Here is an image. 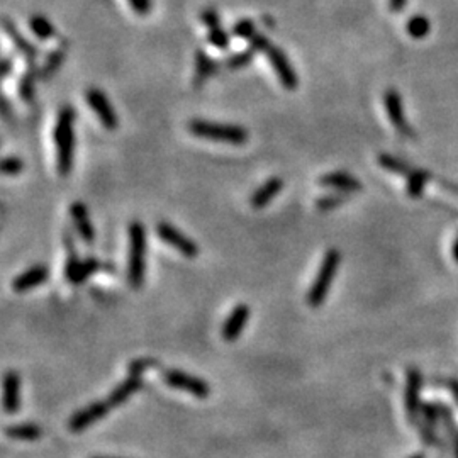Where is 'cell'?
I'll use <instances>...</instances> for the list:
<instances>
[{
	"label": "cell",
	"mask_w": 458,
	"mask_h": 458,
	"mask_svg": "<svg viewBox=\"0 0 458 458\" xmlns=\"http://www.w3.org/2000/svg\"><path fill=\"white\" fill-rule=\"evenodd\" d=\"M102 270L114 272L112 265H106V263L100 262L99 258H94V256H91V258L84 260V262L80 263L77 275H75V278L71 280V284H73V285L84 284V282L87 280L88 277H92V275L97 274V272H102Z\"/></svg>",
	"instance_id": "obj_22"
},
{
	"label": "cell",
	"mask_w": 458,
	"mask_h": 458,
	"mask_svg": "<svg viewBox=\"0 0 458 458\" xmlns=\"http://www.w3.org/2000/svg\"><path fill=\"white\" fill-rule=\"evenodd\" d=\"M85 99H87L88 107L97 114L99 121L102 123V126L106 128V130L112 131L119 126V117H117L112 104H110V100L107 99V95L104 94L100 88H88L87 94H85Z\"/></svg>",
	"instance_id": "obj_8"
},
{
	"label": "cell",
	"mask_w": 458,
	"mask_h": 458,
	"mask_svg": "<svg viewBox=\"0 0 458 458\" xmlns=\"http://www.w3.org/2000/svg\"><path fill=\"white\" fill-rule=\"evenodd\" d=\"M250 314H252V311H250L248 304H238V306L229 313V316L223 324V329H221V335H223L224 341L232 343L239 338L243 329L248 324Z\"/></svg>",
	"instance_id": "obj_10"
},
{
	"label": "cell",
	"mask_w": 458,
	"mask_h": 458,
	"mask_svg": "<svg viewBox=\"0 0 458 458\" xmlns=\"http://www.w3.org/2000/svg\"><path fill=\"white\" fill-rule=\"evenodd\" d=\"M339 263H341V253L338 250L331 248L324 253L323 262L320 265L316 278H314L313 285L307 291V304L311 307H320L328 297L329 289H331L335 275L338 272Z\"/></svg>",
	"instance_id": "obj_4"
},
{
	"label": "cell",
	"mask_w": 458,
	"mask_h": 458,
	"mask_svg": "<svg viewBox=\"0 0 458 458\" xmlns=\"http://www.w3.org/2000/svg\"><path fill=\"white\" fill-rule=\"evenodd\" d=\"M29 27L36 38H39L41 41H48V39L56 38V34H58V31H56V27L53 26L51 21L46 19L45 16H39V14L38 16L31 17Z\"/></svg>",
	"instance_id": "obj_24"
},
{
	"label": "cell",
	"mask_w": 458,
	"mask_h": 458,
	"mask_svg": "<svg viewBox=\"0 0 458 458\" xmlns=\"http://www.w3.org/2000/svg\"><path fill=\"white\" fill-rule=\"evenodd\" d=\"M146 229L141 221L130 224V260H128V280L132 289H141L146 270Z\"/></svg>",
	"instance_id": "obj_3"
},
{
	"label": "cell",
	"mask_w": 458,
	"mask_h": 458,
	"mask_svg": "<svg viewBox=\"0 0 458 458\" xmlns=\"http://www.w3.org/2000/svg\"><path fill=\"white\" fill-rule=\"evenodd\" d=\"M92 458H112V457H92Z\"/></svg>",
	"instance_id": "obj_41"
},
{
	"label": "cell",
	"mask_w": 458,
	"mask_h": 458,
	"mask_svg": "<svg viewBox=\"0 0 458 458\" xmlns=\"http://www.w3.org/2000/svg\"><path fill=\"white\" fill-rule=\"evenodd\" d=\"M377 160L381 167H384L385 170H389V171H394V173L404 175V177H407V175L411 173L409 165H406L404 162H400V160L394 158V156L391 155H378Z\"/></svg>",
	"instance_id": "obj_31"
},
{
	"label": "cell",
	"mask_w": 458,
	"mask_h": 458,
	"mask_svg": "<svg viewBox=\"0 0 458 458\" xmlns=\"http://www.w3.org/2000/svg\"><path fill=\"white\" fill-rule=\"evenodd\" d=\"M282 189H284V180H282L280 177L268 178L265 184L260 185V187L253 192L252 199H250V204H252L253 209H263V207H267L275 197L280 194Z\"/></svg>",
	"instance_id": "obj_17"
},
{
	"label": "cell",
	"mask_w": 458,
	"mask_h": 458,
	"mask_svg": "<svg viewBox=\"0 0 458 458\" xmlns=\"http://www.w3.org/2000/svg\"><path fill=\"white\" fill-rule=\"evenodd\" d=\"M9 110H10L9 100H7V97H3L2 99V114H3V117H5V119H9V117H10Z\"/></svg>",
	"instance_id": "obj_39"
},
{
	"label": "cell",
	"mask_w": 458,
	"mask_h": 458,
	"mask_svg": "<svg viewBox=\"0 0 458 458\" xmlns=\"http://www.w3.org/2000/svg\"><path fill=\"white\" fill-rule=\"evenodd\" d=\"M130 5L138 16H148L153 9V0H130Z\"/></svg>",
	"instance_id": "obj_36"
},
{
	"label": "cell",
	"mask_w": 458,
	"mask_h": 458,
	"mask_svg": "<svg viewBox=\"0 0 458 458\" xmlns=\"http://www.w3.org/2000/svg\"><path fill=\"white\" fill-rule=\"evenodd\" d=\"M320 184L323 185V187L335 189V191L346 192V194L360 192L361 187H363L359 178L350 175L348 171H329V173H324L323 177L320 178Z\"/></svg>",
	"instance_id": "obj_14"
},
{
	"label": "cell",
	"mask_w": 458,
	"mask_h": 458,
	"mask_svg": "<svg viewBox=\"0 0 458 458\" xmlns=\"http://www.w3.org/2000/svg\"><path fill=\"white\" fill-rule=\"evenodd\" d=\"M49 277V268L46 265H34V267L27 268L21 275H17L12 280V289L16 292H27L31 289L38 287V285L45 284Z\"/></svg>",
	"instance_id": "obj_15"
},
{
	"label": "cell",
	"mask_w": 458,
	"mask_h": 458,
	"mask_svg": "<svg viewBox=\"0 0 458 458\" xmlns=\"http://www.w3.org/2000/svg\"><path fill=\"white\" fill-rule=\"evenodd\" d=\"M24 170V162L19 156H5L2 162V171L7 177H16Z\"/></svg>",
	"instance_id": "obj_33"
},
{
	"label": "cell",
	"mask_w": 458,
	"mask_h": 458,
	"mask_svg": "<svg viewBox=\"0 0 458 458\" xmlns=\"http://www.w3.org/2000/svg\"><path fill=\"white\" fill-rule=\"evenodd\" d=\"M36 78H39V68H36V65H29L19 80V97L24 102H31L34 97Z\"/></svg>",
	"instance_id": "obj_25"
},
{
	"label": "cell",
	"mask_w": 458,
	"mask_h": 458,
	"mask_svg": "<svg viewBox=\"0 0 458 458\" xmlns=\"http://www.w3.org/2000/svg\"><path fill=\"white\" fill-rule=\"evenodd\" d=\"M406 2L407 0H389V9H391V12L399 14L406 7Z\"/></svg>",
	"instance_id": "obj_38"
},
{
	"label": "cell",
	"mask_w": 458,
	"mask_h": 458,
	"mask_svg": "<svg viewBox=\"0 0 458 458\" xmlns=\"http://www.w3.org/2000/svg\"><path fill=\"white\" fill-rule=\"evenodd\" d=\"M207 41H209L214 48L226 51L229 48V43H231V38H229L228 31H224L223 27H214V29H209V33H207Z\"/></svg>",
	"instance_id": "obj_32"
},
{
	"label": "cell",
	"mask_w": 458,
	"mask_h": 458,
	"mask_svg": "<svg viewBox=\"0 0 458 458\" xmlns=\"http://www.w3.org/2000/svg\"><path fill=\"white\" fill-rule=\"evenodd\" d=\"M5 435L14 439H23V442H33V439L41 438L43 429L34 423H21L14 426H7Z\"/></svg>",
	"instance_id": "obj_23"
},
{
	"label": "cell",
	"mask_w": 458,
	"mask_h": 458,
	"mask_svg": "<svg viewBox=\"0 0 458 458\" xmlns=\"http://www.w3.org/2000/svg\"><path fill=\"white\" fill-rule=\"evenodd\" d=\"M348 197L350 194H346V192H333V194L321 195V197H317V200H316V209L323 210V213L336 209V207L341 206L343 202H346Z\"/></svg>",
	"instance_id": "obj_27"
},
{
	"label": "cell",
	"mask_w": 458,
	"mask_h": 458,
	"mask_svg": "<svg viewBox=\"0 0 458 458\" xmlns=\"http://www.w3.org/2000/svg\"><path fill=\"white\" fill-rule=\"evenodd\" d=\"M384 104H385V110H387L389 121L392 123V126L396 128L400 134L413 136V130H411V126L407 124L406 117H404L402 99H400V95L397 94V91L389 88L384 95Z\"/></svg>",
	"instance_id": "obj_11"
},
{
	"label": "cell",
	"mask_w": 458,
	"mask_h": 458,
	"mask_svg": "<svg viewBox=\"0 0 458 458\" xmlns=\"http://www.w3.org/2000/svg\"><path fill=\"white\" fill-rule=\"evenodd\" d=\"M272 43L268 41V38L265 34L256 33L252 39L248 41V48L252 49L253 53H267V49L270 48Z\"/></svg>",
	"instance_id": "obj_35"
},
{
	"label": "cell",
	"mask_w": 458,
	"mask_h": 458,
	"mask_svg": "<svg viewBox=\"0 0 458 458\" xmlns=\"http://www.w3.org/2000/svg\"><path fill=\"white\" fill-rule=\"evenodd\" d=\"M141 385H143L141 375L130 374V377H128L126 381L121 382V384L117 385V387L114 389V391L106 397L107 404H109V406L112 407V409H114V407L123 406V404L126 402L128 399H130L132 394L138 392L139 389H141Z\"/></svg>",
	"instance_id": "obj_18"
},
{
	"label": "cell",
	"mask_w": 458,
	"mask_h": 458,
	"mask_svg": "<svg viewBox=\"0 0 458 458\" xmlns=\"http://www.w3.org/2000/svg\"><path fill=\"white\" fill-rule=\"evenodd\" d=\"M0 68H2V78L10 77V73H12V71H14L12 60H10L9 56H5V58L2 60V65H0Z\"/></svg>",
	"instance_id": "obj_37"
},
{
	"label": "cell",
	"mask_w": 458,
	"mask_h": 458,
	"mask_svg": "<svg viewBox=\"0 0 458 458\" xmlns=\"http://www.w3.org/2000/svg\"><path fill=\"white\" fill-rule=\"evenodd\" d=\"M265 55H267L268 62H270L275 73H277L278 82L282 84V87H285L287 91H296V88L299 87V75L296 73L294 67H292L291 60H289V56L285 55L284 49H282L280 46L272 45Z\"/></svg>",
	"instance_id": "obj_6"
},
{
	"label": "cell",
	"mask_w": 458,
	"mask_h": 458,
	"mask_svg": "<svg viewBox=\"0 0 458 458\" xmlns=\"http://www.w3.org/2000/svg\"><path fill=\"white\" fill-rule=\"evenodd\" d=\"M67 49H68V46L65 41L60 43L55 49H51V53L46 56L45 63H43L41 68H39V78H43V80H48L51 75H55L56 71L60 70V67H62L63 60H65V56H67Z\"/></svg>",
	"instance_id": "obj_20"
},
{
	"label": "cell",
	"mask_w": 458,
	"mask_h": 458,
	"mask_svg": "<svg viewBox=\"0 0 458 458\" xmlns=\"http://www.w3.org/2000/svg\"><path fill=\"white\" fill-rule=\"evenodd\" d=\"M156 234L160 236L163 243H167L168 246L175 248L177 252H180L185 258H195L199 255V246L192 238H189L187 234L177 229L173 224L170 223H162L156 224Z\"/></svg>",
	"instance_id": "obj_7"
},
{
	"label": "cell",
	"mask_w": 458,
	"mask_h": 458,
	"mask_svg": "<svg viewBox=\"0 0 458 458\" xmlns=\"http://www.w3.org/2000/svg\"><path fill=\"white\" fill-rule=\"evenodd\" d=\"M189 131L195 138L209 139V141L229 143V145H245L248 141V130L238 124L213 123L206 119H192L189 123Z\"/></svg>",
	"instance_id": "obj_2"
},
{
	"label": "cell",
	"mask_w": 458,
	"mask_h": 458,
	"mask_svg": "<svg viewBox=\"0 0 458 458\" xmlns=\"http://www.w3.org/2000/svg\"><path fill=\"white\" fill-rule=\"evenodd\" d=\"M112 407L107 404V400H95V402L88 404L87 407L80 409L78 413H75L71 416V420L68 421V428L71 429L73 433H80L84 431L85 428H88L91 424L97 423V421L102 420L107 413H110Z\"/></svg>",
	"instance_id": "obj_9"
},
{
	"label": "cell",
	"mask_w": 458,
	"mask_h": 458,
	"mask_svg": "<svg viewBox=\"0 0 458 458\" xmlns=\"http://www.w3.org/2000/svg\"><path fill=\"white\" fill-rule=\"evenodd\" d=\"M253 58H255V53L252 49H243V51L232 53L224 58L223 67L228 68V70H241V68H246L248 65H252Z\"/></svg>",
	"instance_id": "obj_26"
},
{
	"label": "cell",
	"mask_w": 458,
	"mask_h": 458,
	"mask_svg": "<svg viewBox=\"0 0 458 458\" xmlns=\"http://www.w3.org/2000/svg\"><path fill=\"white\" fill-rule=\"evenodd\" d=\"M406 29H407V33H409L411 38L423 39L429 34V29H431V26H429L428 17L414 16V17H411L409 21H407Z\"/></svg>",
	"instance_id": "obj_28"
},
{
	"label": "cell",
	"mask_w": 458,
	"mask_h": 458,
	"mask_svg": "<svg viewBox=\"0 0 458 458\" xmlns=\"http://www.w3.org/2000/svg\"><path fill=\"white\" fill-rule=\"evenodd\" d=\"M231 34L234 36V38H238V39H245V41H250V39H252L253 36L256 34L255 23H253L252 19H248V17H246V19L236 21V23L232 24Z\"/></svg>",
	"instance_id": "obj_30"
},
{
	"label": "cell",
	"mask_w": 458,
	"mask_h": 458,
	"mask_svg": "<svg viewBox=\"0 0 458 458\" xmlns=\"http://www.w3.org/2000/svg\"><path fill=\"white\" fill-rule=\"evenodd\" d=\"M162 378L165 384L170 385L171 389L184 391L197 399H207L210 396V387L206 381L195 377V375L187 374V372L177 370V368H165L162 372Z\"/></svg>",
	"instance_id": "obj_5"
},
{
	"label": "cell",
	"mask_w": 458,
	"mask_h": 458,
	"mask_svg": "<svg viewBox=\"0 0 458 458\" xmlns=\"http://www.w3.org/2000/svg\"><path fill=\"white\" fill-rule=\"evenodd\" d=\"M63 243H65V248H67V262H65V278L71 284V280L75 278V275H77L78 272V267H80V258H78L77 255V246H75V241H73V236H71V232L67 231L63 232Z\"/></svg>",
	"instance_id": "obj_21"
},
{
	"label": "cell",
	"mask_w": 458,
	"mask_h": 458,
	"mask_svg": "<svg viewBox=\"0 0 458 458\" xmlns=\"http://www.w3.org/2000/svg\"><path fill=\"white\" fill-rule=\"evenodd\" d=\"M453 258H455V262L458 263V236L455 239V245H453Z\"/></svg>",
	"instance_id": "obj_40"
},
{
	"label": "cell",
	"mask_w": 458,
	"mask_h": 458,
	"mask_svg": "<svg viewBox=\"0 0 458 458\" xmlns=\"http://www.w3.org/2000/svg\"><path fill=\"white\" fill-rule=\"evenodd\" d=\"M75 119H77V114L73 107L63 106L53 130V139L56 145V168L62 177H68L73 168Z\"/></svg>",
	"instance_id": "obj_1"
},
{
	"label": "cell",
	"mask_w": 458,
	"mask_h": 458,
	"mask_svg": "<svg viewBox=\"0 0 458 458\" xmlns=\"http://www.w3.org/2000/svg\"><path fill=\"white\" fill-rule=\"evenodd\" d=\"M200 23L204 24L209 29H214V27H221V16L216 9L213 7H207L200 12Z\"/></svg>",
	"instance_id": "obj_34"
},
{
	"label": "cell",
	"mask_w": 458,
	"mask_h": 458,
	"mask_svg": "<svg viewBox=\"0 0 458 458\" xmlns=\"http://www.w3.org/2000/svg\"><path fill=\"white\" fill-rule=\"evenodd\" d=\"M219 65H223V62H216V60L210 58L204 49H197L195 51V78L194 85L200 87L207 82V78L210 75L216 73L219 70Z\"/></svg>",
	"instance_id": "obj_19"
},
{
	"label": "cell",
	"mask_w": 458,
	"mask_h": 458,
	"mask_svg": "<svg viewBox=\"0 0 458 458\" xmlns=\"http://www.w3.org/2000/svg\"><path fill=\"white\" fill-rule=\"evenodd\" d=\"M21 407V378L16 370H9L3 377V411L16 414Z\"/></svg>",
	"instance_id": "obj_16"
},
{
	"label": "cell",
	"mask_w": 458,
	"mask_h": 458,
	"mask_svg": "<svg viewBox=\"0 0 458 458\" xmlns=\"http://www.w3.org/2000/svg\"><path fill=\"white\" fill-rule=\"evenodd\" d=\"M2 26H3V31H5L7 36L10 38V41H12V45L16 46L17 51L24 56V60H26L29 65H36V60H38V56H39V49L36 48L29 39L24 38L23 33L17 29L16 23L10 21L9 17H3Z\"/></svg>",
	"instance_id": "obj_12"
},
{
	"label": "cell",
	"mask_w": 458,
	"mask_h": 458,
	"mask_svg": "<svg viewBox=\"0 0 458 458\" xmlns=\"http://www.w3.org/2000/svg\"><path fill=\"white\" fill-rule=\"evenodd\" d=\"M429 175L426 171L421 170H411V173L407 175V194L411 197H420L423 194L424 184L428 182Z\"/></svg>",
	"instance_id": "obj_29"
},
{
	"label": "cell",
	"mask_w": 458,
	"mask_h": 458,
	"mask_svg": "<svg viewBox=\"0 0 458 458\" xmlns=\"http://www.w3.org/2000/svg\"><path fill=\"white\" fill-rule=\"evenodd\" d=\"M70 214H71V219H73L75 229H77V232L80 234L82 241L88 246L94 245L95 229L94 226H92V221H91V216H88L87 206L82 202H73L70 206Z\"/></svg>",
	"instance_id": "obj_13"
}]
</instances>
